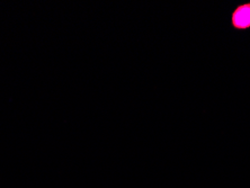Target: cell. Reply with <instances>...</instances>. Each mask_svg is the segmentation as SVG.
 Returning a JSON list of instances; mask_svg holds the SVG:
<instances>
[{
  "label": "cell",
  "mask_w": 250,
  "mask_h": 188,
  "mask_svg": "<svg viewBox=\"0 0 250 188\" xmlns=\"http://www.w3.org/2000/svg\"><path fill=\"white\" fill-rule=\"evenodd\" d=\"M232 25L238 29L250 28V2L239 6L232 15Z\"/></svg>",
  "instance_id": "1"
}]
</instances>
